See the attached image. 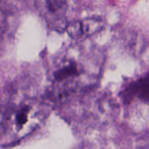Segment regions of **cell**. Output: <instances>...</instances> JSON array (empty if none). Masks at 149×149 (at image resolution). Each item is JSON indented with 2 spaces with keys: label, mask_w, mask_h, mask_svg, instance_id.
<instances>
[{
  "label": "cell",
  "mask_w": 149,
  "mask_h": 149,
  "mask_svg": "<svg viewBox=\"0 0 149 149\" xmlns=\"http://www.w3.org/2000/svg\"><path fill=\"white\" fill-rule=\"evenodd\" d=\"M102 21L98 18H88L76 23L71 28V33L75 37H83L91 35L100 30L102 26Z\"/></svg>",
  "instance_id": "cell-4"
},
{
  "label": "cell",
  "mask_w": 149,
  "mask_h": 149,
  "mask_svg": "<svg viewBox=\"0 0 149 149\" xmlns=\"http://www.w3.org/2000/svg\"><path fill=\"white\" fill-rule=\"evenodd\" d=\"M127 97H137L141 100H149V77L134 83L128 89Z\"/></svg>",
  "instance_id": "cell-5"
},
{
  "label": "cell",
  "mask_w": 149,
  "mask_h": 149,
  "mask_svg": "<svg viewBox=\"0 0 149 149\" xmlns=\"http://www.w3.org/2000/svg\"><path fill=\"white\" fill-rule=\"evenodd\" d=\"M45 113L42 103L34 98L12 100L2 114L1 142L10 145L20 141L38 127Z\"/></svg>",
  "instance_id": "cell-2"
},
{
  "label": "cell",
  "mask_w": 149,
  "mask_h": 149,
  "mask_svg": "<svg viewBox=\"0 0 149 149\" xmlns=\"http://www.w3.org/2000/svg\"><path fill=\"white\" fill-rule=\"evenodd\" d=\"M40 9L43 16L52 25L62 27L66 23V0H40Z\"/></svg>",
  "instance_id": "cell-3"
},
{
  "label": "cell",
  "mask_w": 149,
  "mask_h": 149,
  "mask_svg": "<svg viewBox=\"0 0 149 149\" xmlns=\"http://www.w3.org/2000/svg\"><path fill=\"white\" fill-rule=\"evenodd\" d=\"M77 50L60 58L52 72L53 92L59 97L87 87L98 77L99 64L91 61L96 56Z\"/></svg>",
  "instance_id": "cell-1"
}]
</instances>
